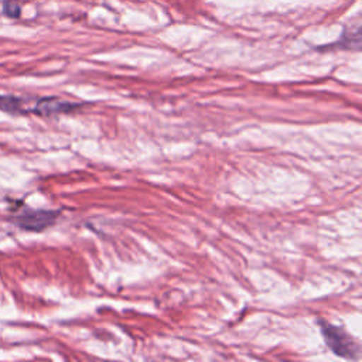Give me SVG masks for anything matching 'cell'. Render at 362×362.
<instances>
[{
  "instance_id": "3957f363",
  "label": "cell",
  "mask_w": 362,
  "mask_h": 362,
  "mask_svg": "<svg viewBox=\"0 0 362 362\" xmlns=\"http://www.w3.org/2000/svg\"><path fill=\"white\" fill-rule=\"evenodd\" d=\"M75 107H78V105H75V103H69V102L55 99V98H47V99L38 100L33 110L37 112L38 115H55V113L72 110Z\"/></svg>"
},
{
  "instance_id": "5b68a950",
  "label": "cell",
  "mask_w": 362,
  "mask_h": 362,
  "mask_svg": "<svg viewBox=\"0 0 362 362\" xmlns=\"http://www.w3.org/2000/svg\"><path fill=\"white\" fill-rule=\"evenodd\" d=\"M3 11H4V14H7L8 17L16 18V17L20 16V6L16 4V3H11V1H6Z\"/></svg>"
},
{
  "instance_id": "6da1fadb",
  "label": "cell",
  "mask_w": 362,
  "mask_h": 362,
  "mask_svg": "<svg viewBox=\"0 0 362 362\" xmlns=\"http://www.w3.org/2000/svg\"><path fill=\"white\" fill-rule=\"evenodd\" d=\"M320 325L325 344L334 354L348 359H358L359 345L349 334H346L341 327L332 325L329 322L320 321Z\"/></svg>"
},
{
  "instance_id": "7a4b0ae2",
  "label": "cell",
  "mask_w": 362,
  "mask_h": 362,
  "mask_svg": "<svg viewBox=\"0 0 362 362\" xmlns=\"http://www.w3.org/2000/svg\"><path fill=\"white\" fill-rule=\"evenodd\" d=\"M58 214L54 211H28L17 216V225L28 230H42L52 225Z\"/></svg>"
},
{
  "instance_id": "277c9868",
  "label": "cell",
  "mask_w": 362,
  "mask_h": 362,
  "mask_svg": "<svg viewBox=\"0 0 362 362\" xmlns=\"http://www.w3.org/2000/svg\"><path fill=\"white\" fill-rule=\"evenodd\" d=\"M24 100L10 95H0V109L6 112H21Z\"/></svg>"
}]
</instances>
